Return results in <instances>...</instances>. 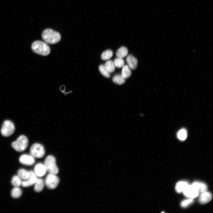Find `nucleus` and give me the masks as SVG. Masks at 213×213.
I'll return each mask as SVG.
<instances>
[{
  "mask_svg": "<svg viewBox=\"0 0 213 213\" xmlns=\"http://www.w3.org/2000/svg\"><path fill=\"white\" fill-rule=\"evenodd\" d=\"M42 37L45 42L50 44L58 42L61 38L59 33L51 29L44 30L42 33Z\"/></svg>",
  "mask_w": 213,
  "mask_h": 213,
  "instance_id": "1",
  "label": "nucleus"
},
{
  "mask_svg": "<svg viewBox=\"0 0 213 213\" xmlns=\"http://www.w3.org/2000/svg\"><path fill=\"white\" fill-rule=\"evenodd\" d=\"M31 48L34 52L43 56L48 55L50 51L49 46L46 43L39 41L33 42Z\"/></svg>",
  "mask_w": 213,
  "mask_h": 213,
  "instance_id": "2",
  "label": "nucleus"
},
{
  "mask_svg": "<svg viewBox=\"0 0 213 213\" xmlns=\"http://www.w3.org/2000/svg\"><path fill=\"white\" fill-rule=\"evenodd\" d=\"M44 164L47 171L49 173L57 174L59 170L56 163L55 157L53 156L49 155L46 158Z\"/></svg>",
  "mask_w": 213,
  "mask_h": 213,
  "instance_id": "3",
  "label": "nucleus"
},
{
  "mask_svg": "<svg viewBox=\"0 0 213 213\" xmlns=\"http://www.w3.org/2000/svg\"><path fill=\"white\" fill-rule=\"evenodd\" d=\"M28 141L27 137L24 135H21L17 139L13 142L12 146L16 151L22 152L24 151L27 148Z\"/></svg>",
  "mask_w": 213,
  "mask_h": 213,
  "instance_id": "4",
  "label": "nucleus"
},
{
  "mask_svg": "<svg viewBox=\"0 0 213 213\" xmlns=\"http://www.w3.org/2000/svg\"><path fill=\"white\" fill-rule=\"evenodd\" d=\"M43 146L41 144L36 143L31 146L30 151V154L34 158H40L43 157L45 154Z\"/></svg>",
  "mask_w": 213,
  "mask_h": 213,
  "instance_id": "5",
  "label": "nucleus"
},
{
  "mask_svg": "<svg viewBox=\"0 0 213 213\" xmlns=\"http://www.w3.org/2000/svg\"><path fill=\"white\" fill-rule=\"evenodd\" d=\"M59 182V179L56 174L49 173L46 176L44 182L49 189H54L57 187Z\"/></svg>",
  "mask_w": 213,
  "mask_h": 213,
  "instance_id": "6",
  "label": "nucleus"
},
{
  "mask_svg": "<svg viewBox=\"0 0 213 213\" xmlns=\"http://www.w3.org/2000/svg\"><path fill=\"white\" fill-rule=\"evenodd\" d=\"M15 130L13 123L9 120L4 121L1 129V133L3 136L8 137L12 135Z\"/></svg>",
  "mask_w": 213,
  "mask_h": 213,
  "instance_id": "7",
  "label": "nucleus"
},
{
  "mask_svg": "<svg viewBox=\"0 0 213 213\" xmlns=\"http://www.w3.org/2000/svg\"><path fill=\"white\" fill-rule=\"evenodd\" d=\"M184 195L190 198L193 199L198 196L199 192L192 185L189 184L183 191Z\"/></svg>",
  "mask_w": 213,
  "mask_h": 213,
  "instance_id": "8",
  "label": "nucleus"
},
{
  "mask_svg": "<svg viewBox=\"0 0 213 213\" xmlns=\"http://www.w3.org/2000/svg\"><path fill=\"white\" fill-rule=\"evenodd\" d=\"M19 161L22 164L26 165L31 166L34 163L35 159L34 157L30 154H25L20 156L19 158Z\"/></svg>",
  "mask_w": 213,
  "mask_h": 213,
  "instance_id": "9",
  "label": "nucleus"
},
{
  "mask_svg": "<svg viewBox=\"0 0 213 213\" xmlns=\"http://www.w3.org/2000/svg\"><path fill=\"white\" fill-rule=\"evenodd\" d=\"M30 176L28 179L22 182V185L23 187H29L34 184L37 178L34 172L32 171H29Z\"/></svg>",
  "mask_w": 213,
  "mask_h": 213,
  "instance_id": "10",
  "label": "nucleus"
},
{
  "mask_svg": "<svg viewBox=\"0 0 213 213\" xmlns=\"http://www.w3.org/2000/svg\"><path fill=\"white\" fill-rule=\"evenodd\" d=\"M47 170L44 164L39 163L34 167V172L37 176L42 177L46 173Z\"/></svg>",
  "mask_w": 213,
  "mask_h": 213,
  "instance_id": "11",
  "label": "nucleus"
},
{
  "mask_svg": "<svg viewBox=\"0 0 213 213\" xmlns=\"http://www.w3.org/2000/svg\"><path fill=\"white\" fill-rule=\"evenodd\" d=\"M212 198V195L211 193L206 191L201 193L199 197V201L201 204H205L209 202Z\"/></svg>",
  "mask_w": 213,
  "mask_h": 213,
  "instance_id": "12",
  "label": "nucleus"
},
{
  "mask_svg": "<svg viewBox=\"0 0 213 213\" xmlns=\"http://www.w3.org/2000/svg\"><path fill=\"white\" fill-rule=\"evenodd\" d=\"M126 62L128 66L131 69L135 70L138 65V61L137 59L131 54H129L126 58Z\"/></svg>",
  "mask_w": 213,
  "mask_h": 213,
  "instance_id": "13",
  "label": "nucleus"
},
{
  "mask_svg": "<svg viewBox=\"0 0 213 213\" xmlns=\"http://www.w3.org/2000/svg\"><path fill=\"white\" fill-rule=\"evenodd\" d=\"M191 185L198 191L199 193H202L206 191L207 190V185L203 183L195 181Z\"/></svg>",
  "mask_w": 213,
  "mask_h": 213,
  "instance_id": "14",
  "label": "nucleus"
},
{
  "mask_svg": "<svg viewBox=\"0 0 213 213\" xmlns=\"http://www.w3.org/2000/svg\"><path fill=\"white\" fill-rule=\"evenodd\" d=\"M34 184V189L35 191L37 192L42 191L45 184L43 180L41 178H37Z\"/></svg>",
  "mask_w": 213,
  "mask_h": 213,
  "instance_id": "15",
  "label": "nucleus"
},
{
  "mask_svg": "<svg viewBox=\"0 0 213 213\" xmlns=\"http://www.w3.org/2000/svg\"><path fill=\"white\" fill-rule=\"evenodd\" d=\"M128 50L126 47L122 46L116 52V55L118 57L122 58L126 56L128 54Z\"/></svg>",
  "mask_w": 213,
  "mask_h": 213,
  "instance_id": "16",
  "label": "nucleus"
},
{
  "mask_svg": "<svg viewBox=\"0 0 213 213\" xmlns=\"http://www.w3.org/2000/svg\"><path fill=\"white\" fill-rule=\"evenodd\" d=\"M188 184V183L185 181H180L176 184L175 189L176 191L179 193L183 192L187 186Z\"/></svg>",
  "mask_w": 213,
  "mask_h": 213,
  "instance_id": "17",
  "label": "nucleus"
},
{
  "mask_svg": "<svg viewBox=\"0 0 213 213\" xmlns=\"http://www.w3.org/2000/svg\"><path fill=\"white\" fill-rule=\"evenodd\" d=\"M17 175L21 179L25 180L28 179L30 176L29 171L23 169L19 170L17 172Z\"/></svg>",
  "mask_w": 213,
  "mask_h": 213,
  "instance_id": "18",
  "label": "nucleus"
},
{
  "mask_svg": "<svg viewBox=\"0 0 213 213\" xmlns=\"http://www.w3.org/2000/svg\"><path fill=\"white\" fill-rule=\"evenodd\" d=\"M131 75V72L128 66L124 65L123 67L121 75L125 78H127L130 77Z\"/></svg>",
  "mask_w": 213,
  "mask_h": 213,
  "instance_id": "19",
  "label": "nucleus"
},
{
  "mask_svg": "<svg viewBox=\"0 0 213 213\" xmlns=\"http://www.w3.org/2000/svg\"><path fill=\"white\" fill-rule=\"evenodd\" d=\"M22 194V191L19 187H15L12 190L11 195L14 198H18L21 196Z\"/></svg>",
  "mask_w": 213,
  "mask_h": 213,
  "instance_id": "20",
  "label": "nucleus"
},
{
  "mask_svg": "<svg viewBox=\"0 0 213 213\" xmlns=\"http://www.w3.org/2000/svg\"><path fill=\"white\" fill-rule=\"evenodd\" d=\"M112 80L114 83L119 85H121L125 83V79L121 75H116L113 77Z\"/></svg>",
  "mask_w": 213,
  "mask_h": 213,
  "instance_id": "21",
  "label": "nucleus"
},
{
  "mask_svg": "<svg viewBox=\"0 0 213 213\" xmlns=\"http://www.w3.org/2000/svg\"><path fill=\"white\" fill-rule=\"evenodd\" d=\"M104 67L109 73L112 72L115 70V66L114 62L111 60H108L105 63Z\"/></svg>",
  "mask_w": 213,
  "mask_h": 213,
  "instance_id": "22",
  "label": "nucleus"
},
{
  "mask_svg": "<svg viewBox=\"0 0 213 213\" xmlns=\"http://www.w3.org/2000/svg\"><path fill=\"white\" fill-rule=\"evenodd\" d=\"M11 183L12 185L15 187H19L22 184V181L18 175H14L12 177Z\"/></svg>",
  "mask_w": 213,
  "mask_h": 213,
  "instance_id": "23",
  "label": "nucleus"
},
{
  "mask_svg": "<svg viewBox=\"0 0 213 213\" xmlns=\"http://www.w3.org/2000/svg\"><path fill=\"white\" fill-rule=\"evenodd\" d=\"M113 53L110 50H107L104 51L101 55V58L103 60L110 59L112 56Z\"/></svg>",
  "mask_w": 213,
  "mask_h": 213,
  "instance_id": "24",
  "label": "nucleus"
},
{
  "mask_svg": "<svg viewBox=\"0 0 213 213\" xmlns=\"http://www.w3.org/2000/svg\"><path fill=\"white\" fill-rule=\"evenodd\" d=\"M177 136L178 138L180 140L182 141L185 140L187 137V133L186 130L183 129L180 130L178 133Z\"/></svg>",
  "mask_w": 213,
  "mask_h": 213,
  "instance_id": "25",
  "label": "nucleus"
},
{
  "mask_svg": "<svg viewBox=\"0 0 213 213\" xmlns=\"http://www.w3.org/2000/svg\"><path fill=\"white\" fill-rule=\"evenodd\" d=\"M115 66L118 68H120L123 66L124 62L122 58L118 57L116 58L114 62Z\"/></svg>",
  "mask_w": 213,
  "mask_h": 213,
  "instance_id": "26",
  "label": "nucleus"
},
{
  "mask_svg": "<svg viewBox=\"0 0 213 213\" xmlns=\"http://www.w3.org/2000/svg\"><path fill=\"white\" fill-rule=\"evenodd\" d=\"M99 69L101 73L104 76L107 78H109L110 77V73L107 71L104 65H100Z\"/></svg>",
  "mask_w": 213,
  "mask_h": 213,
  "instance_id": "27",
  "label": "nucleus"
},
{
  "mask_svg": "<svg viewBox=\"0 0 213 213\" xmlns=\"http://www.w3.org/2000/svg\"><path fill=\"white\" fill-rule=\"evenodd\" d=\"M193 199L189 198L182 201L181 203V206L183 207H186L193 203Z\"/></svg>",
  "mask_w": 213,
  "mask_h": 213,
  "instance_id": "28",
  "label": "nucleus"
}]
</instances>
